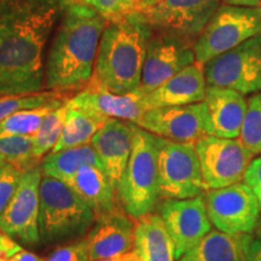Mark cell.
Listing matches in <instances>:
<instances>
[{"mask_svg":"<svg viewBox=\"0 0 261 261\" xmlns=\"http://www.w3.org/2000/svg\"><path fill=\"white\" fill-rule=\"evenodd\" d=\"M60 0H0V97L45 86V52L61 19Z\"/></svg>","mask_w":261,"mask_h":261,"instance_id":"6da1fadb","label":"cell"},{"mask_svg":"<svg viewBox=\"0 0 261 261\" xmlns=\"http://www.w3.org/2000/svg\"><path fill=\"white\" fill-rule=\"evenodd\" d=\"M107 24V18L83 2L64 6L45 65L48 91L63 94L90 84Z\"/></svg>","mask_w":261,"mask_h":261,"instance_id":"7a4b0ae2","label":"cell"},{"mask_svg":"<svg viewBox=\"0 0 261 261\" xmlns=\"http://www.w3.org/2000/svg\"><path fill=\"white\" fill-rule=\"evenodd\" d=\"M152 34L154 28L142 11L126 12L108 21L91 83L117 94L139 89Z\"/></svg>","mask_w":261,"mask_h":261,"instance_id":"3957f363","label":"cell"},{"mask_svg":"<svg viewBox=\"0 0 261 261\" xmlns=\"http://www.w3.org/2000/svg\"><path fill=\"white\" fill-rule=\"evenodd\" d=\"M96 220L93 212L65 182L42 175L39 232L45 243L77 238Z\"/></svg>","mask_w":261,"mask_h":261,"instance_id":"277c9868","label":"cell"},{"mask_svg":"<svg viewBox=\"0 0 261 261\" xmlns=\"http://www.w3.org/2000/svg\"><path fill=\"white\" fill-rule=\"evenodd\" d=\"M123 211L133 219L151 213L160 198L158 136L136 126L129 161L116 190Z\"/></svg>","mask_w":261,"mask_h":261,"instance_id":"5b68a950","label":"cell"},{"mask_svg":"<svg viewBox=\"0 0 261 261\" xmlns=\"http://www.w3.org/2000/svg\"><path fill=\"white\" fill-rule=\"evenodd\" d=\"M259 34H261V6L220 5L196 39V63L204 65L214 57L232 50Z\"/></svg>","mask_w":261,"mask_h":261,"instance_id":"8992f818","label":"cell"},{"mask_svg":"<svg viewBox=\"0 0 261 261\" xmlns=\"http://www.w3.org/2000/svg\"><path fill=\"white\" fill-rule=\"evenodd\" d=\"M158 178L165 200H185L205 191L195 144L158 137Z\"/></svg>","mask_w":261,"mask_h":261,"instance_id":"52a82bcc","label":"cell"},{"mask_svg":"<svg viewBox=\"0 0 261 261\" xmlns=\"http://www.w3.org/2000/svg\"><path fill=\"white\" fill-rule=\"evenodd\" d=\"M207 86L223 87L242 94L261 91V34L203 65Z\"/></svg>","mask_w":261,"mask_h":261,"instance_id":"ba28073f","label":"cell"},{"mask_svg":"<svg viewBox=\"0 0 261 261\" xmlns=\"http://www.w3.org/2000/svg\"><path fill=\"white\" fill-rule=\"evenodd\" d=\"M205 191L243 180L254 154L240 139L204 136L195 144Z\"/></svg>","mask_w":261,"mask_h":261,"instance_id":"9c48e42d","label":"cell"},{"mask_svg":"<svg viewBox=\"0 0 261 261\" xmlns=\"http://www.w3.org/2000/svg\"><path fill=\"white\" fill-rule=\"evenodd\" d=\"M204 201L211 223L217 230L231 236L250 234L256 230L261 208L244 182L207 190Z\"/></svg>","mask_w":261,"mask_h":261,"instance_id":"30bf717a","label":"cell"},{"mask_svg":"<svg viewBox=\"0 0 261 261\" xmlns=\"http://www.w3.org/2000/svg\"><path fill=\"white\" fill-rule=\"evenodd\" d=\"M40 166L23 172L9 204L0 214V230L24 246L40 242L39 210H40Z\"/></svg>","mask_w":261,"mask_h":261,"instance_id":"8fae6325","label":"cell"},{"mask_svg":"<svg viewBox=\"0 0 261 261\" xmlns=\"http://www.w3.org/2000/svg\"><path fill=\"white\" fill-rule=\"evenodd\" d=\"M196 63L195 41L156 32L148 45L140 89L146 94L159 89L179 71Z\"/></svg>","mask_w":261,"mask_h":261,"instance_id":"7c38bea8","label":"cell"},{"mask_svg":"<svg viewBox=\"0 0 261 261\" xmlns=\"http://www.w3.org/2000/svg\"><path fill=\"white\" fill-rule=\"evenodd\" d=\"M220 6V0H162L145 11L154 32L196 41Z\"/></svg>","mask_w":261,"mask_h":261,"instance_id":"4fadbf2b","label":"cell"},{"mask_svg":"<svg viewBox=\"0 0 261 261\" xmlns=\"http://www.w3.org/2000/svg\"><path fill=\"white\" fill-rule=\"evenodd\" d=\"M160 215L174 243L177 260L212 231L202 195L185 200H165L160 207Z\"/></svg>","mask_w":261,"mask_h":261,"instance_id":"5bb4252c","label":"cell"},{"mask_svg":"<svg viewBox=\"0 0 261 261\" xmlns=\"http://www.w3.org/2000/svg\"><path fill=\"white\" fill-rule=\"evenodd\" d=\"M140 128L172 142L196 144L207 136L204 125V104L151 108L140 119Z\"/></svg>","mask_w":261,"mask_h":261,"instance_id":"9a60e30c","label":"cell"},{"mask_svg":"<svg viewBox=\"0 0 261 261\" xmlns=\"http://www.w3.org/2000/svg\"><path fill=\"white\" fill-rule=\"evenodd\" d=\"M146 96L148 94L140 87L132 92L117 94L90 81L86 89L68 102L71 106L106 119L123 120L138 125L140 119L149 110Z\"/></svg>","mask_w":261,"mask_h":261,"instance_id":"2e32d148","label":"cell"},{"mask_svg":"<svg viewBox=\"0 0 261 261\" xmlns=\"http://www.w3.org/2000/svg\"><path fill=\"white\" fill-rule=\"evenodd\" d=\"M136 126L123 120L109 119L91 142L99 159L100 167L115 191L132 154Z\"/></svg>","mask_w":261,"mask_h":261,"instance_id":"e0dca14e","label":"cell"},{"mask_svg":"<svg viewBox=\"0 0 261 261\" xmlns=\"http://www.w3.org/2000/svg\"><path fill=\"white\" fill-rule=\"evenodd\" d=\"M204 104V125L207 136L236 139L241 135L248 100L238 91L207 86Z\"/></svg>","mask_w":261,"mask_h":261,"instance_id":"ac0fdd59","label":"cell"},{"mask_svg":"<svg viewBox=\"0 0 261 261\" xmlns=\"http://www.w3.org/2000/svg\"><path fill=\"white\" fill-rule=\"evenodd\" d=\"M87 234L90 261L108 259L130 253L135 246L136 219L125 211H115L97 218Z\"/></svg>","mask_w":261,"mask_h":261,"instance_id":"d6986e66","label":"cell"},{"mask_svg":"<svg viewBox=\"0 0 261 261\" xmlns=\"http://www.w3.org/2000/svg\"><path fill=\"white\" fill-rule=\"evenodd\" d=\"M205 91L207 83L203 65L194 63L149 93L146 103L149 109L201 103L204 100Z\"/></svg>","mask_w":261,"mask_h":261,"instance_id":"ffe728a7","label":"cell"},{"mask_svg":"<svg viewBox=\"0 0 261 261\" xmlns=\"http://www.w3.org/2000/svg\"><path fill=\"white\" fill-rule=\"evenodd\" d=\"M135 261H177L175 248L161 215L149 213L136 220Z\"/></svg>","mask_w":261,"mask_h":261,"instance_id":"44dd1931","label":"cell"},{"mask_svg":"<svg viewBox=\"0 0 261 261\" xmlns=\"http://www.w3.org/2000/svg\"><path fill=\"white\" fill-rule=\"evenodd\" d=\"M67 185L92 210L96 219L119 210L116 207L119 200L115 189L100 166H85Z\"/></svg>","mask_w":261,"mask_h":261,"instance_id":"7402d4cb","label":"cell"},{"mask_svg":"<svg viewBox=\"0 0 261 261\" xmlns=\"http://www.w3.org/2000/svg\"><path fill=\"white\" fill-rule=\"evenodd\" d=\"M100 166L92 144L75 146L50 152L41 160V172L47 177L58 179L67 184L85 166Z\"/></svg>","mask_w":261,"mask_h":261,"instance_id":"603a6c76","label":"cell"},{"mask_svg":"<svg viewBox=\"0 0 261 261\" xmlns=\"http://www.w3.org/2000/svg\"><path fill=\"white\" fill-rule=\"evenodd\" d=\"M109 119L67 103V116L61 138L51 152L91 144L93 137Z\"/></svg>","mask_w":261,"mask_h":261,"instance_id":"cb8c5ba5","label":"cell"},{"mask_svg":"<svg viewBox=\"0 0 261 261\" xmlns=\"http://www.w3.org/2000/svg\"><path fill=\"white\" fill-rule=\"evenodd\" d=\"M177 261H243L241 234L212 230Z\"/></svg>","mask_w":261,"mask_h":261,"instance_id":"d4e9b609","label":"cell"},{"mask_svg":"<svg viewBox=\"0 0 261 261\" xmlns=\"http://www.w3.org/2000/svg\"><path fill=\"white\" fill-rule=\"evenodd\" d=\"M63 97L56 98L34 109L22 110L0 122V135L3 136H31L34 137L40 129L45 117L56 108L67 103Z\"/></svg>","mask_w":261,"mask_h":261,"instance_id":"484cf974","label":"cell"},{"mask_svg":"<svg viewBox=\"0 0 261 261\" xmlns=\"http://www.w3.org/2000/svg\"><path fill=\"white\" fill-rule=\"evenodd\" d=\"M0 152L6 162L21 172L37 167L39 163L34 156V138L31 136L0 135Z\"/></svg>","mask_w":261,"mask_h":261,"instance_id":"4316f807","label":"cell"},{"mask_svg":"<svg viewBox=\"0 0 261 261\" xmlns=\"http://www.w3.org/2000/svg\"><path fill=\"white\" fill-rule=\"evenodd\" d=\"M67 103L52 110L45 117L37 135L33 137L34 138V156L38 161L44 159L45 155L50 154L60 140L65 116H67Z\"/></svg>","mask_w":261,"mask_h":261,"instance_id":"83f0119b","label":"cell"},{"mask_svg":"<svg viewBox=\"0 0 261 261\" xmlns=\"http://www.w3.org/2000/svg\"><path fill=\"white\" fill-rule=\"evenodd\" d=\"M240 142L254 155L261 154V92L248 99V109L238 137Z\"/></svg>","mask_w":261,"mask_h":261,"instance_id":"f1b7e54d","label":"cell"},{"mask_svg":"<svg viewBox=\"0 0 261 261\" xmlns=\"http://www.w3.org/2000/svg\"><path fill=\"white\" fill-rule=\"evenodd\" d=\"M62 97L61 93L55 91H40L38 93L22 94V96H4L0 97V122L14 114L22 110L34 109Z\"/></svg>","mask_w":261,"mask_h":261,"instance_id":"f546056e","label":"cell"},{"mask_svg":"<svg viewBox=\"0 0 261 261\" xmlns=\"http://www.w3.org/2000/svg\"><path fill=\"white\" fill-rule=\"evenodd\" d=\"M22 174L23 172H21L10 163L0 166V214L4 212L12 195L15 194Z\"/></svg>","mask_w":261,"mask_h":261,"instance_id":"4dcf8cb0","label":"cell"},{"mask_svg":"<svg viewBox=\"0 0 261 261\" xmlns=\"http://www.w3.org/2000/svg\"><path fill=\"white\" fill-rule=\"evenodd\" d=\"M45 261H90L86 238L57 248Z\"/></svg>","mask_w":261,"mask_h":261,"instance_id":"1f68e13d","label":"cell"},{"mask_svg":"<svg viewBox=\"0 0 261 261\" xmlns=\"http://www.w3.org/2000/svg\"><path fill=\"white\" fill-rule=\"evenodd\" d=\"M81 2L96 10L98 14L108 21L122 15L121 0H81Z\"/></svg>","mask_w":261,"mask_h":261,"instance_id":"d6a6232c","label":"cell"},{"mask_svg":"<svg viewBox=\"0 0 261 261\" xmlns=\"http://www.w3.org/2000/svg\"><path fill=\"white\" fill-rule=\"evenodd\" d=\"M243 182L249 187L253 194L255 195L257 202L261 208V156L253 159L248 167L246 174H244Z\"/></svg>","mask_w":261,"mask_h":261,"instance_id":"836d02e7","label":"cell"},{"mask_svg":"<svg viewBox=\"0 0 261 261\" xmlns=\"http://www.w3.org/2000/svg\"><path fill=\"white\" fill-rule=\"evenodd\" d=\"M243 261H261V238L250 234H241Z\"/></svg>","mask_w":261,"mask_h":261,"instance_id":"e575fe53","label":"cell"},{"mask_svg":"<svg viewBox=\"0 0 261 261\" xmlns=\"http://www.w3.org/2000/svg\"><path fill=\"white\" fill-rule=\"evenodd\" d=\"M0 248H5V249H8L12 254H16L22 249L21 244L16 242L14 238L6 234L3 230H0Z\"/></svg>","mask_w":261,"mask_h":261,"instance_id":"d590c367","label":"cell"},{"mask_svg":"<svg viewBox=\"0 0 261 261\" xmlns=\"http://www.w3.org/2000/svg\"><path fill=\"white\" fill-rule=\"evenodd\" d=\"M9 261H45V259H42L41 256L37 255V254L21 249L14 256L10 257Z\"/></svg>","mask_w":261,"mask_h":261,"instance_id":"8d00e7d4","label":"cell"},{"mask_svg":"<svg viewBox=\"0 0 261 261\" xmlns=\"http://www.w3.org/2000/svg\"><path fill=\"white\" fill-rule=\"evenodd\" d=\"M224 4L234 6H248V8H257L261 6L260 0H223Z\"/></svg>","mask_w":261,"mask_h":261,"instance_id":"74e56055","label":"cell"},{"mask_svg":"<svg viewBox=\"0 0 261 261\" xmlns=\"http://www.w3.org/2000/svg\"><path fill=\"white\" fill-rule=\"evenodd\" d=\"M140 2H142V0H121L122 14L132 11H139Z\"/></svg>","mask_w":261,"mask_h":261,"instance_id":"f35d334b","label":"cell"},{"mask_svg":"<svg viewBox=\"0 0 261 261\" xmlns=\"http://www.w3.org/2000/svg\"><path fill=\"white\" fill-rule=\"evenodd\" d=\"M161 2L162 0H142V2H140L139 11H142V12L148 11V10L152 9L154 6H156L159 3H161Z\"/></svg>","mask_w":261,"mask_h":261,"instance_id":"ab89813d","label":"cell"},{"mask_svg":"<svg viewBox=\"0 0 261 261\" xmlns=\"http://www.w3.org/2000/svg\"><path fill=\"white\" fill-rule=\"evenodd\" d=\"M96 261H135V256H133V253H127L122 254V255L114 256V257H108V259H100Z\"/></svg>","mask_w":261,"mask_h":261,"instance_id":"60d3db41","label":"cell"},{"mask_svg":"<svg viewBox=\"0 0 261 261\" xmlns=\"http://www.w3.org/2000/svg\"><path fill=\"white\" fill-rule=\"evenodd\" d=\"M77 2H81V0H60L62 8H64V6H67L69 4H74V3H77Z\"/></svg>","mask_w":261,"mask_h":261,"instance_id":"b9f144b4","label":"cell"},{"mask_svg":"<svg viewBox=\"0 0 261 261\" xmlns=\"http://www.w3.org/2000/svg\"><path fill=\"white\" fill-rule=\"evenodd\" d=\"M255 232H256V236H257V237H259V238H261V217H260L259 224H257V227H256Z\"/></svg>","mask_w":261,"mask_h":261,"instance_id":"7bdbcfd3","label":"cell"},{"mask_svg":"<svg viewBox=\"0 0 261 261\" xmlns=\"http://www.w3.org/2000/svg\"><path fill=\"white\" fill-rule=\"evenodd\" d=\"M5 163H8V162H6V160L4 159V156H3L2 152H0V166L5 165Z\"/></svg>","mask_w":261,"mask_h":261,"instance_id":"ee69618b","label":"cell"},{"mask_svg":"<svg viewBox=\"0 0 261 261\" xmlns=\"http://www.w3.org/2000/svg\"><path fill=\"white\" fill-rule=\"evenodd\" d=\"M4 261H9V260H4Z\"/></svg>","mask_w":261,"mask_h":261,"instance_id":"f6af8a7d","label":"cell"},{"mask_svg":"<svg viewBox=\"0 0 261 261\" xmlns=\"http://www.w3.org/2000/svg\"><path fill=\"white\" fill-rule=\"evenodd\" d=\"M260 2H261V0H260Z\"/></svg>","mask_w":261,"mask_h":261,"instance_id":"bcb514c9","label":"cell"}]
</instances>
